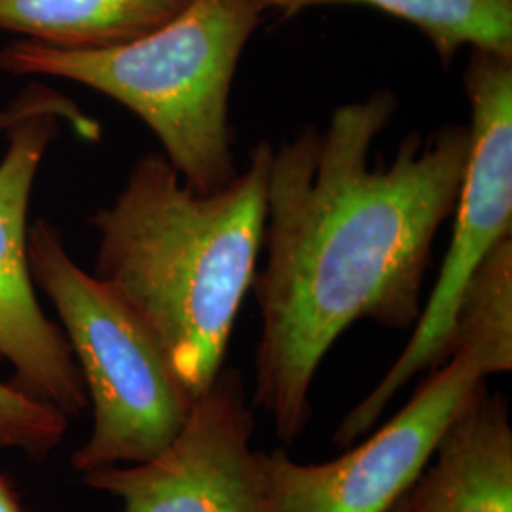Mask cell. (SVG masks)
Instances as JSON below:
<instances>
[{
  "label": "cell",
  "mask_w": 512,
  "mask_h": 512,
  "mask_svg": "<svg viewBox=\"0 0 512 512\" xmlns=\"http://www.w3.org/2000/svg\"><path fill=\"white\" fill-rule=\"evenodd\" d=\"M463 86L471 107V145L448 255L410 342L380 384L349 410L332 437L336 446L363 437L403 385L446 361L454 311L467 279L499 241L512 238V57L473 50Z\"/></svg>",
  "instance_id": "5"
},
{
  "label": "cell",
  "mask_w": 512,
  "mask_h": 512,
  "mask_svg": "<svg viewBox=\"0 0 512 512\" xmlns=\"http://www.w3.org/2000/svg\"><path fill=\"white\" fill-rule=\"evenodd\" d=\"M270 158L272 145L258 143L232 183L202 194L152 152L92 219L93 275L145 323L194 399L219 376L253 287Z\"/></svg>",
  "instance_id": "2"
},
{
  "label": "cell",
  "mask_w": 512,
  "mask_h": 512,
  "mask_svg": "<svg viewBox=\"0 0 512 512\" xmlns=\"http://www.w3.org/2000/svg\"><path fill=\"white\" fill-rule=\"evenodd\" d=\"M42 114L63 120L78 137L86 141H97L101 135V128L93 118L78 109L73 101H69V97L46 86H31L0 109V135L16 128L23 120Z\"/></svg>",
  "instance_id": "14"
},
{
  "label": "cell",
  "mask_w": 512,
  "mask_h": 512,
  "mask_svg": "<svg viewBox=\"0 0 512 512\" xmlns=\"http://www.w3.org/2000/svg\"><path fill=\"white\" fill-rule=\"evenodd\" d=\"M463 353L482 374L512 370V238L495 245L459 294L446 359Z\"/></svg>",
  "instance_id": "12"
},
{
  "label": "cell",
  "mask_w": 512,
  "mask_h": 512,
  "mask_svg": "<svg viewBox=\"0 0 512 512\" xmlns=\"http://www.w3.org/2000/svg\"><path fill=\"white\" fill-rule=\"evenodd\" d=\"M408 490V512H512L509 403L486 384L463 404Z\"/></svg>",
  "instance_id": "9"
},
{
  "label": "cell",
  "mask_w": 512,
  "mask_h": 512,
  "mask_svg": "<svg viewBox=\"0 0 512 512\" xmlns=\"http://www.w3.org/2000/svg\"><path fill=\"white\" fill-rule=\"evenodd\" d=\"M281 18L329 4H363L403 19L427 38L448 67L461 48L512 57V0H253Z\"/></svg>",
  "instance_id": "11"
},
{
  "label": "cell",
  "mask_w": 512,
  "mask_h": 512,
  "mask_svg": "<svg viewBox=\"0 0 512 512\" xmlns=\"http://www.w3.org/2000/svg\"><path fill=\"white\" fill-rule=\"evenodd\" d=\"M29 266L61 319L92 406L88 440L74 450L86 475L156 458L183 429L194 397L128 304L74 262L46 220L29 226Z\"/></svg>",
  "instance_id": "4"
},
{
  "label": "cell",
  "mask_w": 512,
  "mask_h": 512,
  "mask_svg": "<svg viewBox=\"0 0 512 512\" xmlns=\"http://www.w3.org/2000/svg\"><path fill=\"white\" fill-rule=\"evenodd\" d=\"M397 107L376 90L272 147L251 404L287 444L310 425L317 368L353 323L416 325L433 243L458 202L471 129L410 133L391 160L372 158Z\"/></svg>",
  "instance_id": "1"
},
{
  "label": "cell",
  "mask_w": 512,
  "mask_h": 512,
  "mask_svg": "<svg viewBox=\"0 0 512 512\" xmlns=\"http://www.w3.org/2000/svg\"><path fill=\"white\" fill-rule=\"evenodd\" d=\"M262 14L253 0H194L124 46L61 50L18 40L0 52V71L73 80L109 95L147 124L184 183L207 194L239 173L230 95Z\"/></svg>",
  "instance_id": "3"
},
{
  "label": "cell",
  "mask_w": 512,
  "mask_h": 512,
  "mask_svg": "<svg viewBox=\"0 0 512 512\" xmlns=\"http://www.w3.org/2000/svg\"><path fill=\"white\" fill-rule=\"evenodd\" d=\"M486 384L475 361L450 355L372 437L340 458L298 463L258 452L275 512H389L423 473L463 404Z\"/></svg>",
  "instance_id": "6"
},
{
  "label": "cell",
  "mask_w": 512,
  "mask_h": 512,
  "mask_svg": "<svg viewBox=\"0 0 512 512\" xmlns=\"http://www.w3.org/2000/svg\"><path fill=\"white\" fill-rule=\"evenodd\" d=\"M255 408L238 370H220L156 458L82 475L122 512H275L253 450Z\"/></svg>",
  "instance_id": "7"
},
{
  "label": "cell",
  "mask_w": 512,
  "mask_h": 512,
  "mask_svg": "<svg viewBox=\"0 0 512 512\" xmlns=\"http://www.w3.org/2000/svg\"><path fill=\"white\" fill-rule=\"evenodd\" d=\"M389 512H408V492L389 509Z\"/></svg>",
  "instance_id": "16"
},
{
  "label": "cell",
  "mask_w": 512,
  "mask_h": 512,
  "mask_svg": "<svg viewBox=\"0 0 512 512\" xmlns=\"http://www.w3.org/2000/svg\"><path fill=\"white\" fill-rule=\"evenodd\" d=\"M0 512H25L18 494L2 476H0Z\"/></svg>",
  "instance_id": "15"
},
{
  "label": "cell",
  "mask_w": 512,
  "mask_h": 512,
  "mask_svg": "<svg viewBox=\"0 0 512 512\" xmlns=\"http://www.w3.org/2000/svg\"><path fill=\"white\" fill-rule=\"evenodd\" d=\"M57 120L42 114L10 129L0 162V355L16 372L14 385L71 420L90 406L86 385L65 332L38 304L27 251L31 192Z\"/></svg>",
  "instance_id": "8"
},
{
  "label": "cell",
  "mask_w": 512,
  "mask_h": 512,
  "mask_svg": "<svg viewBox=\"0 0 512 512\" xmlns=\"http://www.w3.org/2000/svg\"><path fill=\"white\" fill-rule=\"evenodd\" d=\"M194 0H0V29L61 50H105L147 37Z\"/></svg>",
  "instance_id": "10"
},
{
  "label": "cell",
  "mask_w": 512,
  "mask_h": 512,
  "mask_svg": "<svg viewBox=\"0 0 512 512\" xmlns=\"http://www.w3.org/2000/svg\"><path fill=\"white\" fill-rule=\"evenodd\" d=\"M69 418L55 406L42 403L18 385L0 382V452L19 450L44 459L67 433Z\"/></svg>",
  "instance_id": "13"
}]
</instances>
